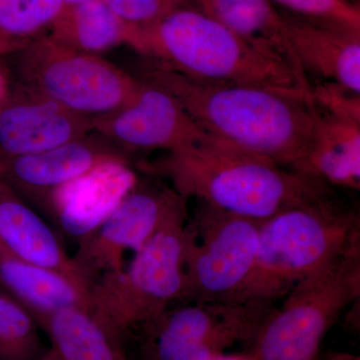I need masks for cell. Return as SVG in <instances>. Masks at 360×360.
Returning <instances> with one entry per match:
<instances>
[{
    "label": "cell",
    "mask_w": 360,
    "mask_h": 360,
    "mask_svg": "<svg viewBox=\"0 0 360 360\" xmlns=\"http://www.w3.org/2000/svg\"><path fill=\"white\" fill-rule=\"evenodd\" d=\"M186 198L163 182L137 179L115 210L84 238L71 257L89 284L124 266L129 251L136 252L175 217L188 212Z\"/></svg>",
    "instance_id": "obj_8"
},
{
    "label": "cell",
    "mask_w": 360,
    "mask_h": 360,
    "mask_svg": "<svg viewBox=\"0 0 360 360\" xmlns=\"http://www.w3.org/2000/svg\"><path fill=\"white\" fill-rule=\"evenodd\" d=\"M0 246L15 257L89 283L78 274L53 229L0 179Z\"/></svg>",
    "instance_id": "obj_17"
},
{
    "label": "cell",
    "mask_w": 360,
    "mask_h": 360,
    "mask_svg": "<svg viewBox=\"0 0 360 360\" xmlns=\"http://www.w3.org/2000/svg\"><path fill=\"white\" fill-rule=\"evenodd\" d=\"M142 172L167 179L187 200L264 222L335 193V187L206 134L186 148L144 162Z\"/></svg>",
    "instance_id": "obj_2"
},
{
    "label": "cell",
    "mask_w": 360,
    "mask_h": 360,
    "mask_svg": "<svg viewBox=\"0 0 360 360\" xmlns=\"http://www.w3.org/2000/svg\"><path fill=\"white\" fill-rule=\"evenodd\" d=\"M63 1L65 6H73L84 4V2L89 1V0H63Z\"/></svg>",
    "instance_id": "obj_29"
},
{
    "label": "cell",
    "mask_w": 360,
    "mask_h": 360,
    "mask_svg": "<svg viewBox=\"0 0 360 360\" xmlns=\"http://www.w3.org/2000/svg\"><path fill=\"white\" fill-rule=\"evenodd\" d=\"M116 15L135 27H146L162 20L182 7L188 0H104Z\"/></svg>",
    "instance_id": "obj_25"
},
{
    "label": "cell",
    "mask_w": 360,
    "mask_h": 360,
    "mask_svg": "<svg viewBox=\"0 0 360 360\" xmlns=\"http://www.w3.org/2000/svg\"><path fill=\"white\" fill-rule=\"evenodd\" d=\"M113 160L127 158L117 148H105L82 137L41 153L9 158L0 165V179L16 193L34 200L49 215L54 191Z\"/></svg>",
    "instance_id": "obj_12"
},
{
    "label": "cell",
    "mask_w": 360,
    "mask_h": 360,
    "mask_svg": "<svg viewBox=\"0 0 360 360\" xmlns=\"http://www.w3.org/2000/svg\"><path fill=\"white\" fill-rule=\"evenodd\" d=\"M314 108L311 146L300 172L333 187L360 189V120Z\"/></svg>",
    "instance_id": "obj_18"
},
{
    "label": "cell",
    "mask_w": 360,
    "mask_h": 360,
    "mask_svg": "<svg viewBox=\"0 0 360 360\" xmlns=\"http://www.w3.org/2000/svg\"><path fill=\"white\" fill-rule=\"evenodd\" d=\"M188 217V212L175 217L134 253L129 264L90 283L91 309L122 338L181 303Z\"/></svg>",
    "instance_id": "obj_5"
},
{
    "label": "cell",
    "mask_w": 360,
    "mask_h": 360,
    "mask_svg": "<svg viewBox=\"0 0 360 360\" xmlns=\"http://www.w3.org/2000/svg\"><path fill=\"white\" fill-rule=\"evenodd\" d=\"M141 79L174 96L205 134L300 172L314 135L309 94L196 82L150 58Z\"/></svg>",
    "instance_id": "obj_1"
},
{
    "label": "cell",
    "mask_w": 360,
    "mask_h": 360,
    "mask_svg": "<svg viewBox=\"0 0 360 360\" xmlns=\"http://www.w3.org/2000/svg\"><path fill=\"white\" fill-rule=\"evenodd\" d=\"M0 92H1V79H0Z\"/></svg>",
    "instance_id": "obj_30"
},
{
    "label": "cell",
    "mask_w": 360,
    "mask_h": 360,
    "mask_svg": "<svg viewBox=\"0 0 360 360\" xmlns=\"http://www.w3.org/2000/svg\"><path fill=\"white\" fill-rule=\"evenodd\" d=\"M360 251V217L336 193L262 222L255 266L239 303L274 305L300 281Z\"/></svg>",
    "instance_id": "obj_3"
},
{
    "label": "cell",
    "mask_w": 360,
    "mask_h": 360,
    "mask_svg": "<svg viewBox=\"0 0 360 360\" xmlns=\"http://www.w3.org/2000/svg\"><path fill=\"white\" fill-rule=\"evenodd\" d=\"M63 0H0V28L13 34H30L58 20Z\"/></svg>",
    "instance_id": "obj_23"
},
{
    "label": "cell",
    "mask_w": 360,
    "mask_h": 360,
    "mask_svg": "<svg viewBox=\"0 0 360 360\" xmlns=\"http://www.w3.org/2000/svg\"><path fill=\"white\" fill-rule=\"evenodd\" d=\"M137 179L127 160L106 161L54 191L49 215L78 240L115 210Z\"/></svg>",
    "instance_id": "obj_13"
},
{
    "label": "cell",
    "mask_w": 360,
    "mask_h": 360,
    "mask_svg": "<svg viewBox=\"0 0 360 360\" xmlns=\"http://www.w3.org/2000/svg\"><path fill=\"white\" fill-rule=\"evenodd\" d=\"M39 360H60L58 359V355L54 354L53 350L49 349V352H44V354H42V356L40 357Z\"/></svg>",
    "instance_id": "obj_27"
},
{
    "label": "cell",
    "mask_w": 360,
    "mask_h": 360,
    "mask_svg": "<svg viewBox=\"0 0 360 360\" xmlns=\"http://www.w3.org/2000/svg\"><path fill=\"white\" fill-rule=\"evenodd\" d=\"M196 202L186 226L180 304L238 302L255 266L262 222Z\"/></svg>",
    "instance_id": "obj_7"
},
{
    "label": "cell",
    "mask_w": 360,
    "mask_h": 360,
    "mask_svg": "<svg viewBox=\"0 0 360 360\" xmlns=\"http://www.w3.org/2000/svg\"><path fill=\"white\" fill-rule=\"evenodd\" d=\"M360 295V251L296 284L258 326L251 360H316L326 333Z\"/></svg>",
    "instance_id": "obj_6"
},
{
    "label": "cell",
    "mask_w": 360,
    "mask_h": 360,
    "mask_svg": "<svg viewBox=\"0 0 360 360\" xmlns=\"http://www.w3.org/2000/svg\"><path fill=\"white\" fill-rule=\"evenodd\" d=\"M39 324L15 300L0 290V360H39Z\"/></svg>",
    "instance_id": "obj_22"
},
{
    "label": "cell",
    "mask_w": 360,
    "mask_h": 360,
    "mask_svg": "<svg viewBox=\"0 0 360 360\" xmlns=\"http://www.w3.org/2000/svg\"><path fill=\"white\" fill-rule=\"evenodd\" d=\"M274 305L182 303L146 326L151 360H213L238 342L248 345Z\"/></svg>",
    "instance_id": "obj_9"
},
{
    "label": "cell",
    "mask_w": 360,
    "mask_h": 360,
    "mask_svg": "<svg viewBox=\"0 0 360 360\" xmlns=\"http://www.w3.org/2000/svg\"><path fill=\"white\" fill-rule=\"evenodd\" d=\"M142 80L131 103L92 122L118 150L174 151L206 134L167 90Z\"/></svg>",
    "instance_id": "obj_11"
},
{
    "label": "cell",
    "mask_w": 360,
    "mask_h": 360,
    "mask_svg": "<svg viewBox=\"0 0 360 360\" xmlns=\"http://www.w3.org/2000/svg\"><path fill=\"white\" fill-rule=\"evenodd\" d=\"M30 77L39 96L84 117L122 110L142 84L141 78L130 77L108 61L56 41L32 49Z\"/></svg>",
    "instance_id": "obj_10"
},
{
    "label": "cell",
    "mask_w": 360,
    "mask_h": 360,
    "mask_svg": "<svg viewBox=\"0 0 360 360\" xmlns=\"http://www.w3.org/2000/svg\"><path fill=\"white\" fill-rule=\"evenodd\" d=\"M213 360H251L250 357L248 354L241 355H227L224 354L221 356L217 357V359Z\"/></svg>",
    "instance_id": "obj_26"
},
{
    "label": "cell",
    "mask_w": 360,
    "mask_h": 360,
    "mask_svg": "<svg viewBox=\"0 0 360 360\" xmlns=\"http://www.w3.org/2000/svg\"><path fill=\"white\" fill-rule=\"evenodd\" d=\"M303 72L360 94V33L281 13Z\"/></svg>",
    "instance_id": "obj_14"
},
{
    "label": "cell",
    "mask_w": 360,
    "mask_h": 360,
    "mask_svg": "<svg viewBox=\"0 0 360 360\" xmlns=\"http://www.w3.org/2000/svg\"><path fill=\"white\" fill-rule=\"evenodd\" d=\"M188 4L259 51L290 65L303 84L311 86L286 37L283 14L269 0H188Z\"/></svg>",
    "instance_id": "obj_19"
},
{
    "label": "cell",
    "mask_w": 360,
    "mask_h": 360,
    "mask_svg": "<svg viewBox=\"0 0 360 360\" xmlns=\"http://www.w3.org/2000/svg\"><path fill=\"white\" fill-rule=\"evenodd\" d=\"M56 23V42L75 51L94 54L122 42L139 49V28L123 21L104 0L65 6Z\"/></svg>",
    "instance_id": "obj_21"
},
{
    "label": "cell",
    "mask_w": 360,
    "mask_h": 360,
    "mask_svg": "<svg viewBox=\"0 0 360 360\" xmlns=\"http://www.w3.org/2000/svg\"><path fill=\"white\" fill-rule=\"evenodd\" d=\"M328 360H359V359H356V357L352 356V355L338 354V355H335V356H331L330 359H329Z\"/></svg>",
    "instance_id": "obj_28"
},
{
    "label": "cell",
    "mask_w": 360,
    "mask_h": 360,
    "mask_svg": "<svg viewBox=\"0 0 360 360\" xmlns=\"http://www.w3.org/2000/svg\"><path fill=\"white\" fill-rule=\"evenodd\" d=\"M139 30V51L191 79L258 85L310 96V86L290 65L191 7L176 9Z\"/></svg>",
    "instance_id": "obj_4"
},
{
    "label": "cell",
    "mask_w": 360,
    "mask_h": 360,
    "mask_svg": "<svg viewBox=\"0 0 360 360\" xmlns=\"http://www.w3.org/2000/svg\"><path fill=\"white\" fill-rule=\"evenodd\" d=\"M42 329L60 360H130L122 336L91 307L63 310Z\"/></svg>",
    "instance_id": "obj_20"
},
{
    "label": "cell",
    "mask_w": 360,
    "mask_h": 360,
    "mask_svg": "<svg viewBox=\"0 0 360 360\" xmlns=\"http://www.w3.org/2000/svg\"><path fill=\"white\" fill-rule=\"evenodd\" d=\"M0 285L42 328L53 315L90 307L89 286L59 270L15 257L0 246Z\"/></svg>",
    "instance_id": "obj_15"
},
{
    "label": "cell",
    "mask_w": 360,
    "mask_h": 360,
    "mask_svg": "<svg viewBox=\"0 0 360 360\" xmlns=\"http://www.w3.org/2000/svg\"><path fill=\"white\" fill-rule=\"evenodd\" d=\"M84 116L37 96L0 115V146L11 155L41 153L85 137L94 129Z\"/></svg>",
    "instance_id": "obj_16"
},
{
    "label": "cell",
    "mask_w": 360,
    "mask_h": 360,
    "mask_svg": "<svg viewBox=\"0 0 360 360\" xmlns=\"http://www.w3.org/2000/svg\"><path fill=\"white\" fill-rule=\"evenodd\" d=\"M288 13L360 33V7L352 0H269Z\"/></svg>",
    "instance_id": "obj_24"
}]
</instances>
